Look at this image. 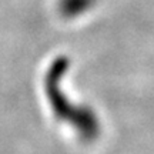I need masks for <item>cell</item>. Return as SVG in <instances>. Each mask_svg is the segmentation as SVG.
Here are the masks:
<instances>
[{
  "label": "cell",
  "instance_id": "6da1fadb",
  "mask_svg": "<svg viewBox=\"0 0 154 154\" xmlns=\"http://www.w3.org/2000/svg\"><path fill=\"white\" fill-rule=\"evenodd\" d=\"M70 61L66 57L56 59L44 76V90L49 99L53 116L60 123H66L76 131L83 141L90 143L100 136V121L90 107L73 104V101L63 91V76L66 74Z\"/></svg>",
  "mask_w": 154,
  "mask_h": 154
},
{
  "label": "cell",
  "instance_id": "7a4b0ae2",
  "mask_svg": "<svg viewBox=\"0 0 154 154\" xmlns=\"http://www.w3.org/2000/svg\"><path fill=\"white\" fill-rule=\"evenodd\" d=\"M93 0H61V11L67 17L79 16L91 6Z\"/></svg>",
  "mask_w": 154,
  "mask_h": 154
}]
</instances>
